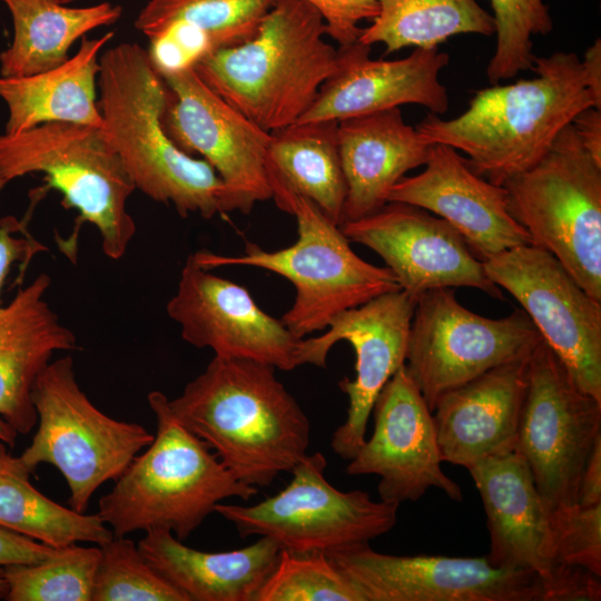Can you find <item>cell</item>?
Wrapping results in <instances>:
<instances>
[{"label":"cell","mask_w":601,"mask_h":601,"mask_svg":"<svg viewBox=\"0 0 601 601\" xmlns=\"http://www.w3.org/2000/svg\"><path fill=\"white\" fill-rule=\"evenodd\" d=\"M466 470L486 514L490 550L485 556L491 565L533 571L546 584L552 601L601 600V578L556 563L551 509L518 452L486 457Z\"/></svg>","instance_id":"13"},{"label":"cell","mask_w":601,"mask_h":601,"mask_svg":"<svg viewBox=\"0 0 601 601\" xmlns=\"http://www.w3.org/2000/svg\"><path fill=\"white\" fill-rule=\"evenodd\" d=\"M276 0H148L135 20L159 72L194 67L205 56L249 40Z\"/></svg>","instance_id":"25"},{"label":"cell","mask_w":601,"mask_h":601,"mask_svg":"<svg viewBox=\"0 0 601 601\" xmlns=\"http://www.w3.org/2000/svg\"><path fill=\"white\" fill-rule=\"evenodd\" d=\"M600 437L601 401L574 383L542 339L529 358L515 452L551 510L577 503L582 471Z\"/></svg>","instance_id":"12"},{"label":"cell","mask_w":601,"mask_h":601,"mask_svg":"<svg viewBox=\"0 0 601 601\" xmlns=\"http://www.w3.org/2000/svg\"><path fill=\"white\" fill-rule=\"evenodd\" d=\"M323 17L326 33L338 43L348 47L358 42L364 20L373 21L378 14L377 0H305Z\"/></svg>","instance_id":"38"},{"label":"cell","mask_w":601,"mask_h":601,"mask_svg":"<svg viewBox=\"0 0 601 601\" xmlns=\"http://www.w3.org/2000/svg\"><path fill=\"white\" fill-rule=\"evenodd\" d=\"M494 20L496 45L486 68L491 85L531 70L532 37L552 31L553 21L543 0H487Z\"/></svg>","instance_id":"36"},{"label":"cell","mask_w":601,"mask_h":601,"mask_svg":"<svg viewBox=\"0 0 601 601\" xmlns=\"http://www.w3.org/2000/svg\"><path fill=\"white\" fill-rule=\"evenodd\" d=\"M18 456L0 472V525L53 549L79 542L101 545L115 534L98 513L66 508L39 492Z\"/></svg>","instance_id":"32"},{"label":"cell","mask_w":601,"mask_h":601,"mask_svg":"<svg viewBox=\"0 0 601 601\" xmlns=\"http://www.w3.org/2000/svg\"><path fill=\"white\" fill-rule=\"evenodd\" d=\"M322 14L305 0H276L247 41L194 66L231 107L272 132L298 121L338 67Z\"/></svg>","instance_id":"4"},{"label":"cell","mask_w":601,"mask_h":601,"mask_svg":"<svg viewBox=\"0 0 601 601\" xmlns=\"http://www.w3.org/2000/svg\"><path fill=\"white\" fill-rule=\"evenodd\" d=\"M41 273L0 306V442L13 447L37 424L36 381L57 353L78 348L77 337L47 300Z\"/></svg>","instance_id":"23"},{"label":"cell","mask_w":601,"mask_h":601,"mask_svg":"<svg viewBox=\"0 0 601 601\" xmlns=\"http://www.w3.org/2000/svg\"><path fill=\"white\" fill-rule=\"evenodd\" d=\"M167 87L164 127L186 154L200 155L218 174L231 210L249 214L272 198L266 170L270 132L213 91L194 67L161 75Z\"/></svg>","instance_id":"15"},{"label":"cell","mask_w":601,"mask_h":601,"mask_svg":"<svg viewBox=\"0 0 601 601\" xmlns=\"http://www.w3.org/2000/svg\"><path fill=\"white\" fill-rule=\"evenodd\" d=\"M208 270L190 255L166 305L183 339L219 357L257 361L280 371L297 367L302 338L265 313L248 289Z\"/></svg>","instance_id":"20"},{"label":"cell","mask_w":601,"mask_h":601,"mask_svg":"<svg viewBox=\"0 0 601 601\" xmlns=\"http://www.w3.org/2000/svg\"><path fill=\"white\" fill-rule=\"evenodd\" d=\"M0 1L13 27L11 45L0 53L3 77L31 76L62 65L79 38L122 16V8L108 1L88 7H69L58 0Z\"/></svg>","instance_id":"29"},{"label":"cell","mask_w":601,"mask_h":601,"mask_svg":"<svg viewBox=\"0 0 601 601\" xmlns=\"http://www.w3.org/2000/svg\"><path fill=\"white\" fill-rule=\"evenodd\" d=\"M534 77L475 92L459 116L427 114L416 130L428 144L466 155L471 168L502 186L535 165L574 117L594 101L574 52L534 56Z\"/></svg>","instance_id":"2"},{"label":"cell","mask_w":601,"mask_h":601,"mask_svg":"<svg viewBox=\"0 0 601 601\" xmlns=\"http://www.w3.org/2000/svg\"><path fill=\"white\" fill-rule=\"evenodd\" d=\"M424 166L420 174L401 178L388 201L411 204L445 219L482 262L531 245L526 230L509 213L504 187L477 175L457 150L433 144Z\"/></svg>","instance_id":"21"},{"label":"cell","mask_w":601,"mask_h":601,"mask_svg":"<svg viewBox=\"0 0 601 601\" xmlns=\"http://www.w3.org/2000/svg\"><path fill=\"white\" fill-rule=\"evenodd\" d=\"M416 300L417 297L403 289L382 294L338 313L329 321L325 334L302 338L299 343L298 366L325 367L328 352L339 341L348 342L354 348L355 377L338 382L348 397L346 418L331 441L332 450L343 460H352L365 442L377 395L405 364Z\"/></svg>","instance_id":"17"},{"label":"cell","mask_w":601,"mask_h":601,"mask_svg":"<svg viewBox=\"0 0 601 601\" xmlns=\"http://www.w3.org/2000/svg\"><path fill=\"white\" fill-rule=\"evenodd\" d=\"M374 430L349 460V475L380 477V500L401 504L420 500L431 487L462 501L460 485L442 470L432 412L405 364L387 381L373 410Z\"/></svg>","instance_id":"18"},{"label":"cell","mask_w":601,"mask_h":601,"mask_svg":"<svg viewBox=\"0 0 601 601\" xmlns=\"http://www.w3.org/2000/svg\"><path fill=\"white\" fill-rule=\"evenodd\" d=\"M529 358L493 367L437 398L432 415L443 462L466 469L515 451Z\"/></svg>","instance_id":"24"},{"label":"cell","mask_w":601,"mask_h":601,"mask_svg":"<svg viewBox=\"0 0 601 601\" xmlns=\"http://www.w3.org/2000/svg\"><path fill=\"white\" fill-rule=\"evenodd\" d=\"M336 120L295 122L272 131L266 170L273 189L283 188L313 201L334 224H343L346 181Z\"/></svg>","instance_id":"30"},{"label":"cell","mask_w":601,"mask_h":601,"mask_svg":"<svg viewBox=\"0 0 601 601\" xmlns=\"http://www.w3.org/2000/svg\"><path fill=\"white\" fill-rule=\"evenodd\" d=\"M378 14L359 42L383 43L386 53L404 48H437L462 33L492 36V14L476 0H377Z\"/></svg>","instance_id":"31"},{"label":"cell","mask_w":601,"mask_h":601,"mask_svg":"<svg viewBox=\"0 0 601 601\" xmlns=\"http://www.w3.org/2000/svg\"><path fill=\"white\" fill-rule=\"evenodd\" d=\"M98 88L102 129L136 189L174 206L181 217L198 214L211 219L233 211L216 170L168 136L162 122L167 87L147 49L121 42L105 50Z\"/></svg>","instance_id":"3"},{"label":"cell","mask_w":601,"mask_h":601,"mask_svg":"<svg viewBox=\"0 0 601 601\" xmlns=\"http://www.w3.org/2000/svg\"><path fill=\"white\" fill-rule=\"evenodd\" d=\"M99 546L71 544L47 559L2 568L8 601H91Z\"/></svg>","instance_id":"33"},{"label":"cell","mask_w":601,"mask_h":601,"mask_svg":"<svg viewBox=\"0 0 601 601\" xmlns=\"http://www.w3.org/2000/svg\"><path fill=\"white\" fill-rule=\"evenodd\" d=\"M326 466L323 453H307L275 495L249 506L218 503L215 512L240 538L268 536L282 550L297 553L359 548L394 528L400 504L374 501L362 490L334 487L324 475Z\"/></svg>","instance_id":"10"},{"label":"cell","mask_w":601,"mask_h":601,"mask_svg":"<svg viewBox=\"0 0 601 601\" xmlns=\"http://www.w3.org/2000/svg\"><path fill=\"white\" fill-rule=\"evenodd\" d=\"M29 174H42L66 207L97 229L107 257L126 254L136 233L127 208L136 187L102 128L50 122L1 134L0 177L9 184Z\"/></svg>","instance_id":"7"},{"label":"cell","mask_w":601,"mask_h":601,"mask_svg":"<svg viewBox=\"0 0 601 601\" xmlns=\"http://www.w3.org/2000/svg\"><path fill=\"white\" fill-rule=\"evenodd\" d=\"M12 455H10L8 452H7V449H6V444H3L2 442L0 443V472L1 470H3L9 463L10 461L12 460Z\"/></svg>","instance_id":"44"},{"label":"cell","mask_w":601,"mask_h":601,"mask_svg":"<svg viewBox=\"0 0 601 601\" xmlns=\"http://www.w3.org/2000/svg\"><path fill=\"white\" fill-rule=\"evenodd\" d=\"M32 401L38 427L18 459L30 473L40 464L55 466L70 490V508L78 512L154 440L142 425L110 417L93 405L77 381L70 355L45 367Z\"/></svg>","instance_id":"9"},{"label":"cell","mask_w":601,"mask_h":601,"mask_svg":"<svg viewBox=\"0 0 601 601\" xmlns=\"http://www.w3.org/2000/svg\"><path fill=\"white\" fill-rule=\"evenodd\" d=\"M483 266L521 304L574 383L601 401V302L551 253L534 245L502 252Z\"/></svg>","instance_id":"14"},{"label":"cell","mask_w":601,"mask_h":601,"mask_svg":"<svg viewBox=\"0 0 601 601\" xmlns=\"http://www.w3.org/2000/svg\"><path fill=\"white\" fill-rule=\"evenodd\" d=\"M255 601H365L324 552L282 550Z\"/></svg>","instance_id":"34"},{"label":"cell","mask_w":601,"mask_h":601,"mask_svg":"<svg viewBox=\"0 0 601 601\" xmlns=\"http://www.w3.org/2000/svg\"><path fill=\"white\" fill-rule=\"evenodd\" d=\"M272 198L297 221V240L283 249L268 252L247 243L240 256L197 252L195 259L205 268L253 266L287 278L296 289L292 307L280 321L297 338L328 326L338 313L401 286L387 267L362 259L349 246L339 226L331 221L309 199L283 188Z\"/></svg>","instance_id":"6"},{"label":"cell","mask_w":601,"mask_h":601,"mask_svg":"<svg viewBox=\"0 0 601 601\" xmlns=\"http://www.w3.org/2000/svg\"><path fill=\"white\" fill-rule=\"evenodd\" d=\"M337 142L346 181L343 223L387 204L394 185L425 165L432 147L404 121L400 108L338 121Z\"/></svg>","instance_id":"26"},{"label":"cell","mask_w":601,"mask_h":601,"mask_svg":"<svg viewBox=\"0 0 601 601\" xmlns=\"http://www.w3.org/2000/svg\"><path fill=\"white\" fill-rule=\"evenodd\" d=\"M137 545L147 562L187 601H255L280 552L268 536L237 550L199 551L166 529L146 531Z\"/></svg>","instance_id":"27"},{"label":"cell","mask_w":601,"mask_h":601,"mask_svg":"<svg viewBox=\"0 0 601 601\" xmlns=\"http://www.w3.org/2000/svg\"><path fill=\"white\" fill-rule=\"evenodd\" d=\"M53 550L0 525V568L37 563L51 555Z\"/></svg>","instance_id":"40"},{"label":"cell","mask_w":601,"mask_h":601,"mask_svg":"<svg viewBox=\"0 0 601 601\" xmlns=\"http://www.w3.org/2000/svg\"><path fill=\"white\" fill-rule=\"evenodd\" d=\"M8 591V584L3 574V569L0 568V598L4 599Z\"/></svg>","instance_id":"45"},{"label":"cell","mask_w":601,"mask_h":601,"mask_svg":"<svg viewBox=\"0 0 601 601\" xmlns=\"http://www.w3.org/2000/svg\"><path fill=\"white\" fill-rule=\"evenodd\" d=\"M571 125L582 147L601 166V109L595 107L583 109Z\"/></svg>","instance_id":"41"},{"label":"cell","mask_w":601,"mask_h":601,"mask_svg":"<svg viewBox=\"0 0 601 601\" xmlns=\"http://www.w3.org/2000/svg\"><path fill=\"white\" fill-rule=\"evenodd\" d=\"M326 554L365 601H552L536 573L493 566L485 555H393L370 544Z\"/></svg>","instance_id":"16"},{"label":"cell","mask_w":601,"mask_h":601,"mask_svg":"<svg viewBox=\"0 0 601 601\" xmlns=\"http://www.w3.org/2000/svg\"><path fill=\"white\" fill-rule=\"evenodd\" d=\"M58 1L63 3V4H68V3L72 2L73 0H58Z\"/></svg>","instance_id":"46"},{"label":"cell","mask_w":601,"mask_h":601,"mask_svg":"<svg viewBox=\"0 0 601 601\" xmlns=\"http://www.w3.org/2000/svg\"><path fill=\"white\" fill-rule=\"evenodd\" d=\"M550 523L556 563L601 578V503L552 509Z\"/></svg>","instance_id":"37"},{"label":"cell","mask_w":601,"mask_h":601,"mask_svg":"<svg viewBox=\"0 0 601 601\" xmlns=\"http://www.w3.org/2000/svg\"><path fill=\"white\" fill-rule=\"evenodd\" d=\"M601 503V437L597 440L582 471L577 504L590 506Z\"/></svg>","instance_id":"42"},{"label":"cell","mask_w":601,"mask_h":601,"mask_svg":"<svg viewBox=\"0 0 601 601\" xmlns=\"http://www.w3.org/2000/svg\"><path fill=\"white\" fill-rule=\"evenodd\" d=\"M511 216L531 245L551 253L584 292L601 302V166L572 125L532 167L502 185Z\"/></svg>","instance_id":"8"},{"label":"cell","mask_w":601,"mask_h":601,"mask_svg":"<svg viewBox=\"0 0 601 601\" xmlns=\"http://www.w3.org/2000/svg\"><path fill=\"white\" fill-rule=\"evenodd\" d=\"M541 341L523 309L489 318L464 307L451 287L433 288L417 296L405 367L433 412L442 394L530 356Z\"/></svg>","instance_id":"11"},{"label":"cell","mask_w":601,"mask_h":601,"mask_svg":"<svg viewBox=\"0 0 601 601\" xmlns=\"http://www.w3.org/2000/svg\"><path fill=\"white\" fill-rule=\"evenodd\" d=\"M175 417L240 482L268 486L307 454L311 422L275 367L215 356L169 400Z\"/></svg>","instance_id":"1"},{"label":"cell","mask_w":601,"mask_h":601,"mask_svg":"<svg viewBox=\"0 0 601 601\" xmlns=\"http://www.w3.org/2000/svg\"><path fill=\"white\" fill-rule=\"evenodd\" d=\"M585 81L594 101V107L601 109V40L597 39L584 52L581 59Z\"/></svg>","instance_id":"43"},{"label":"cell","mask_w":601,"mask_h":601,"mask_svg":"<svg viewBox=\"0 0 601 601\" xmlns=\"http://www.w3.org/2000/svg\"><path fill=\"white\" fill-rule=\"evenodd\" d=\"M115 33L83 37L72 57L52 69L26 77L0 76V99L8 109L6 134L50 122L104 128L97 99L100 56Z\"/></svg>","instance_id":"28"},{"label":"cell","mask_w":601,"mask_h":601,"mask_svg":"<svg viewBox=\"0 0 601 601\" xmlns=\"http://www.w3.org/2000/svg\"><path fill=\"white\" fill-rule=\"evenodd\" d=\"M339 227L349 242L380 255L401 289L415 297L433 288L472 287L504 299L460 231L421 207L388 201Z\"/></svg>","instance_id":"19"},{"label":"cell","mask_w":601,"mask_h":601,"mask_svg":"<svg viewBox=\"0 0 601 601\" xmlns=\"http://www.w3.org/2000/svg\"><path fill=\"white\" fill-rule=\"evenodd\" d=\"M7 185L8 183L0 177V193ZM21 231L24 230L14 220L0 225V306L3 304L2 290L13 265L17 263L26 265L37 253L46 250V246L29 234L20 236Z\"/></svg>","instance_id":"39"},{"label":"cell","mask_w":601,"mask_h":601,"mask_svg":"<svg viewBox=\"0 0 601 601\" xmlns=\"http://www.w3.org/2000/svg\"><path fill=\"white\" fill-rule=\"evenodd\" d=\"M147 400L156 418L154 440L100 497L97 513L115 536L166 529L184 541L218 503L247 501L258 491L237 480L206 442L180 424L164 393L152 391Z\"/></svg>","instance_id":"5"},{"label":"cell","mask_w":601,"mask_h":601,"mask_svg":"<svg viewBox=\"0 0 601 601\" xmlns=\"http://www.w3.org/2000/svg\"><path fill=\"white\" fill-rule=\"evenodd\" d=\"M338 67L321 87L297 122L336 120L370 115L402 105H420L444 115L449 93L440 80L450 57L437 48H414L405 58L371 59V46L338 47Z\"/></svg>","instance_id":"22"},{"label":"cell","mask_w":601,"mask_h":601,"mask_svg":"<svg viewBox=\"0 0 601 601\" xmlns=\"http://www.w3.org/2000/svg\"><path fill=\"white\" fill-rule=\"evenodd\" d=\"M98 546L91 601H187L147 562L132 540L114 536Z\"/></svg>","instance_id":"35"}]
</instances>
